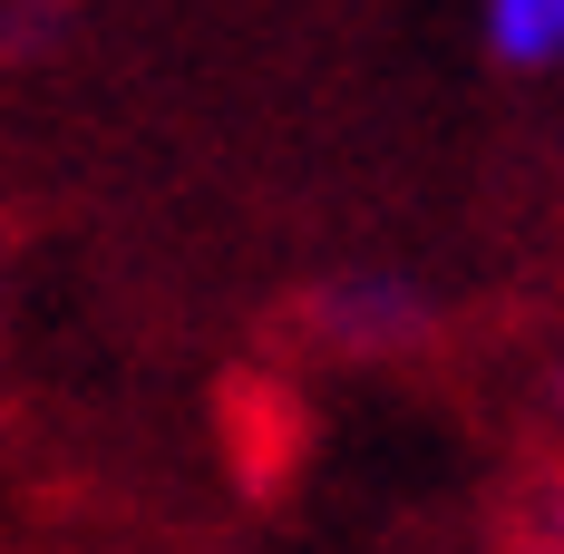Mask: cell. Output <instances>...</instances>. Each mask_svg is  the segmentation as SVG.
Segmentation results:
<instances>
[{
  "instance_id": "6da1fadb",
  "label": "cell",
  "mask_w": 564,
  "mask_h": 554,
  "mask_svg": "<svg viewBox=\"0 0 564 554\" xmlns=\"http://www.w3.org/2000/svg\"><path fill=\"white\" fill-rule=\"evenodd\" d=\"M292 322H302L312 350L380 370V360H429L448 340V292L429 273H409V263H332L302 292Z\"/></svg>"
},
{
  "instance_id": "7a4b0ae2",
  "label": "cell",
  "mask_w": 564,
  "mask_h": 554,
  "mask_svg": "<svg viewBox=\"0 0 564 554\" xmlns=\"http://www.w3.org/2000/svg\"><path fill=\"white\" fill-rule=\"evenodd\" d=\"M477 50H487L497 78H555L564 0H477Z\"/></svg>"
},
{
  "instance_id": "3957f363",
  "label": "cell",
  "mask_w": 564,
  "mask_h": 554,
  "mask_svg": "<svg viewBox=\"0 0 564 554\" xmlns=\"http://www.w3.org/2000/svg\"><path fill=\"white\" fill-rule=\"evenodd\" d=\"M88 40V0H0V68L10 78H50L58 58Z\"/></svg>"
},
{
  "instance_id": "277c9868",
  "label": "cell",
  "mask_w": 564,
  "mask_h": 554,
  "mask_svg": "<svg viewBox=\"0 0 564 554\" xmlns=\"http://www.w3.org/2000/svg\"><path fill=\"white\" fill-rule=\"evenodd\" d=\"M516 554H555V535H525V545H516Z\"/></svg>"
}]
</instances>
